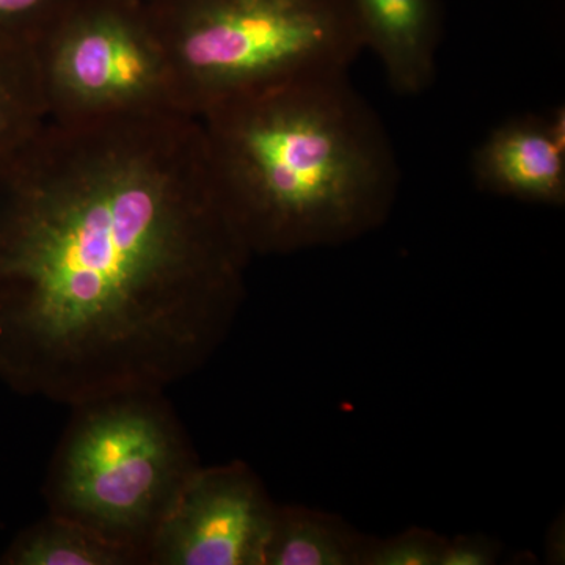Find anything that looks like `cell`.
Masks as SVG:
<instances>
[{"label":"cell","mask_w":565,"mask_h":565,"mask_svg":"<svg viewBox=\"0 0 565 565\" xmlns=\"http://www.w3.org/2000/svg\"><path fill=\"white\" fill-rule=\"evenodd\" d=\"M200 121L215 185L252 255L349 243L396 202L392 139L348 71L241 96Z\"/></svg>","instance_id":"2"},{"label":"cell","mask_w":565,"mask_h":565,"mask_svg":"<svg viewBox=\"0 0 565 565\" xmlns=\"http://www.w3.org/2000/svg\"><path fill=\"white\" fill-rule=\"evenodd\" d=\"M46 118L35 52L0 44V156L31 136Z\"/></svg>","instance_id":"11"},{"label":"cell","mask_w":565,"mask_h":565,"mask_svg":"<svg viewBox=\"0 0 565 565\" xmlns=\"http://www.w3.org/2000/svg\"><path fill=\"white\" fill-rule=\"evenodd\" d=\"M278 505L245 463L199 467L148 546L151 565H264Z\"/></svg>","instance_id":"6"},{"label":"cell","mask_w":565,"mask_h":565,"mask_svg":"<svg viewBox=\"0 0 565 565\" xmlns=\"http://www.w3.org/2000/svg\"><path fill=\"white\" fill-rule=\"evenodd\" d=\"M36 63L52 120L182 110L143 0H76L36 50Z\"/></svg>","instance_id":"5"},{"label":"cell","mask_w":565,"mask_h":565,"mask_svg":"<svg viewBox=\"0 0 565 565\" xmlns=\"http://www.w3.org/2000/svg\"><path fill=\"white\" fill-rule=\"evenodd\" d=\"M250 256L200 118H46L0 156V382L70 407L166 392L225 340Z\"/></svg>","instance_id":"1"},{"label":"cell","mask_w":565,"mask_h":565,"mask_svg":"<svg viewBox=\"0 0 565 565\" xmlns=\"http://www.w3.org/2000/svg\"><path fill=\"white\" fill-rule=\"evenodd\" d=\"M366 542L333 516L277 508L264 565H362Z\"/></svg>","instance_id":"9"},{"label":"cell","mask_w":565,"mask_h":565,"mask_svg":"<svg viewBox=\"0 0 565 565\" xmlns=\"http://www.w3.org/2000/svg\"><path fill=\"white\" fill-rule=\"evenodd\" d=\"M193 117L275 85L349 71L363 43L349 0H143Z\"/></svg>","instance_id":"3"},{"label":"cell","mask_w":565,"mask_h":565,"mask_svg":"<svg viewBox=\"0 0 565 565\" xmlns=\"http://www.w3.org/2000/svg\"><path fill=\"white\" fill-rule=\"evenodd\" d=\"M363 50L373 51L393 90L422 95L433 85L444 33L440 0H349Z\"/></svg>","instance_id":"8"},{"label":"cell","mask_w":565,"mask_h":565,"mask_svg":"<svg viewBox=\"0 0 565 565\" xmlns=\"http://www.w3.org/2000/svg\"><path fill=\"white\" fill-rule=\"evenodd\" d=\"M73 408L44 484L47 508L147 564L152 535L200 467L193 446L163 393L121 394Z\"/></svg>","instance_id":"4"},{"label":"cell","mask_w":565,"mask_h":565,"mask_svg":"<svg viewBox=\"0 0 565 565\" xmlns=\"http://www.w3.org/2000/svg\"><path fill=\"white\" fill-rule=\"evenodd\" d=\"M445 539L422 530L367 541L362 565H438Z\"/></svg>","instance_id":"13"},{"label":"cell","mask_w":565,"mask_h":565,"mask_svg":"<svg viewBox=\"0 0 565 565\" xmlns=\"http://www.w3.org/2000/svg\"><path fill=\"white\" fill-rule=\"evenodd\" d=\"M481 191L519 202L564 206L565 111L519 115L494 126L471 156Z\"/></svg>","instance_id":"7"},{"label":"cell","mask_w":565,"mask_h":565,"mask_svg":"<svg viewBox=\"0 0 565 565\" xmlns=\"http://www.w3.org/2000/svg\"><path fill=\"white\" fill-rule=\"evenodd\" d=\"M3 565H134L139 556L82 523L51 514L25 527L0 556Z\"/></svg>","instance_id":"10"},{"label":"cell","mask_w":565,"mask_h":565,"mask_svg":"<svg viewBox=\"0 0 565 565\" xmlns=\"http://www.w3.org/2000/svg\"><path fill=\"white\" fill-rule=\"evenodd\" d=\"M498 561V546L481 535H462L445 541L438 565H492Z\"/></svg>","instance_id":"14"},{"label":"cell","mask_w":565,"mask_h":565,"mask_svg":"<svg viewBox=\"0 0 565 565\" xmlns=\"http://www.w3.org/2000/svg\"><path fill=\"white\" fill-rule=\"evenodd\" d=\"M76 0H0V44L35 52Z\"/></svg>","instance_id":"12"}]
</instances>
